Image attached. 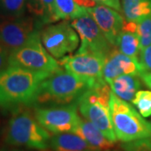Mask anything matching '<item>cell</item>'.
I'll return each mask as SVG.
<instances>
[{"label": "cell", "mask_w": 151, "mask_h": 151, "mask_svg": "<svg viewBox=\"0 0 151 151\" xmlns=\"http://www.w3.org/2000/svg\"><path fill=\"white\" fill-rule=\"evenodd\" d=\"M70 24L81 37V46L77 50L78 53L94 52L108 56L114 47L108 42L88 12L84 15L73 19Z\"/></svg>", "instance_id": "obj_8"}, {"label": "cell", "mask_w": 151, "mask_h": 151, "mask_svg": "<svg viewBox=\"0 0 151 151\" xmlns=\"http://www.w3.org/2000/svg\"><path fill=\"white\" fill-rule=\"evenodd\" d=\"M9 51L0 44V70L5 69L9 66Z\"/></svg>", "instance_id": "obj_24"}, {"label": "cell", "mask_w": 151, "mask_h": 151, "mask_svg": "<svg viewBox=\"0 0 151 151\" xmlns=\"http://www.w3.org/2000/svg\"><path fill=\"white\" fill-rule=\"evenodd\" d=\"M139 60L143 71H151V45L140 50Z\"/></svg>", "instance_id": "obj_23"}, {"label": "cell", "mask_w": 151, "mask_h": 151, "mask_svg": "<svg viewBox=\"0 0 151 151\" xmlns=\"http://www.w3.org/2000/svg\"><path fill=\"white\" fill-rule=\"evenodd\" d=\"M50 148L53 151H92L94 150L81 137L74 133H62L52 136Z\"/></svg>", "instance_id": "obj_15"}, {"label": "cell", "mask_w": 151, "mask_h": 151, "mask_svg": "<svg viewBox=\"0 0 151 151\" xmlns=\"http://www.w3.org/2000/svg\"><path fill=\"white\" fill-rule=\"evenodd\" d=\"M60 19L73 20L87 13L85 8L79 6L74 0H55Z\"/></svg>", "instance_id": "obj_19"}, {"label": "cell", "mask_w": 151, "mask_h": 151, "mask_svg": "<svg viewBox=\"0 0 151 151\" xmlns=\"http://www.w3.org/2000/svg\"><path fill=\"white\" fill-rule=\"evenodd\" d=\"M117 46L119 50L126 55L139 60V40L135 33L123 31L119 35Z\"/></svg>", "instance_id": "obj_18"}, {"label": "cell", "mask_w": 151, "mask_h": 151, "mask_svg": "<svg viewBox=\"0 0 151 151\" xmlns=\"http://www.w3.org/2000/svg\"><path fill=\"white\" fill-rule=\"evenodd\" d=\"M79 6L85 9L92 8L97 5V2L95 0H74Z\"/></svg>", "instance_id": "obj_27"}, {"label": "cell", "mask_w": 151, "mask_h": 151, "mask_svg": "<svg viewBox=\"0 0 151 151\" xmlns=\"http://www.w3.org/2000/svg\"><path fill=\"white\" fill-rule=\"evenodd\" d=\"M150 124H151V120H150Z\"/></svg>", "instance_id": "obj_31"}, {"label": "cell", "mask_w": 151, "mask_h": 151, "mask_svg": "<svg viewBox=\"0 0 151 151\" xmlns=\"http://www.w3.org/2000/svg\"><path fill=\"white\" fill-rule=\"evenodd\" d=\"M98 81L86 80L61 69L42 81L35 104L60 106L76 103L84 92Z\"/></svg>", "instance_id": "obj_2"}, {"label": "cell", "mask_w": 151, "mask_h": 151, "mask_svg": "<svg viewBox=\"0 0 151 151\" xmlns=\"http://www.w3.org/2000/svg\"><path fill=\"white\" fill-rule=\"evenodd\" d=\"M107 56L94 52L65 55L58 60L60 66L86 80L98 81L103 79V69Z\"/></svg>", "instance_id": "obj_9"}, {"label": "cell", "mask_w": 151, "mask_h": 151, "mask_svg": "<svg viewBox=\"0 0 151 151\" xmlns=\"http://www.w3.org/2000/svg\"><path fill=\"white\" fill-rule=\"evenodd\" d=\"M36 30L32 18H9L0 21V44L11 53L26 43Z\"/></svg>", "instance_id": "obj_10"}, {"label": "cell", "mask_w": 151, "mask_h": 151, "mask_svg": "<svg viewBox=\"0 0 151 151\" xmlns=\"http://www.w3.org/2000/svg\"><path fill=\"white\" fill-rule=\"evenodd\" d=\"M40 36L46 50L58 60L75 51L79 45L78 35L67 20L44 28Z\"/></svg>", "instance_id": "obj_7"}, {"label": "cell", "mask_w": 151, "mask_h": 151, "mask_svg": "<svg viewBox=\"0 0 151 151\" xmlns=\"http://www.w3.org/2000/svg\"><path fill=\"white\" fill-rule=\"evenodd\" d=\"M26 6L29 11L44 24L60 20L55 0H27Z\"/></svg>", "instance_id": "obj_16"}, {"label": "cell", "mask_w": 151, "mask_h": 151, "mask_svg": "<svg viewBox=\"0 0 151 151\" xmlns=\"http://www.w3.org/2000/svg\"><path fill=\"white\" fill-rule=\"evenodd\" d=\"M150 150H151V137L150 138Z\"/></svg>", "instance_id": "obj_29"}, {"label": "cell", "mask_w": 151, "mask_h": 151, "mask_svg": "<svg viewBox=\"0 0 151 151\" xmlns=\"http://www.w3.org/2000/svg\"><path fill=\"white\" fill-rule=\"evenodd\" d=\"M97 3L103 4L104 5L110 7L113 9L117 11H122L121 4H120V1L119 0H95Z\"/></svg>", "instance_id": "obj_25"}, {"label": "cell", "mask_w": 151, "mask_h": 151, "mask_svg": "<svg viewBox=\"0 0 151 151\" xmlns=\"http://www.w3.org/2000/svg\"><path fill=\"white\" fill-rule=\"evenodd\" d=\"M27 0H0V13L9 18L21 17Z\"/></svg>", "instance_id": "obj_20"}, {"label": "cell", "mask_w": 151, "mask_h": 151, "mask_svg": "<svg viewBox=\"0 0 151 151\" xmlns=\"http://www.w3.org/2000/svg\"><path fill=\"white\" fill-rule=\"evenodd\" d=\"M123 31L124 32L135 33L137 31V22L134 21H128L124 20V26H123Z\"/></svg>", "instance_id": "obj_26"}, {"label": "cell", "mask_w": 151, "mask_h": 151, "mask_svg": "<svg viewBox=\"0 0 151 151\" xmlns=\"http://www.w3.org/2000/svg\"><path fill=\"white\" fill-rule=\"evenodd\" d=\"M92 151H109V150H93Z\"/></svg>", "instance_id": "obj_30"}, {"label": "cell", "mask_w": 151, "mask_h": 151, "mask_svg": "<svg viewBox=\"0 0 151 151\" xmlns=\"http://www.w3.org/2000/svg\"><path fill=\"white\" fill-rule=\"evenodd\" d=\"M125 19L128 21H139L151 14V0H122Z\"/></svg>", "instance_id": "obj_17"}, {"label": "cell", "mask_w": 151, "mask_h": 151, "mask_svg": "<svg viewBox=\"0 0 151 151\" xmlns=\"http://www.w3.org/2000/svg\"><path fill=\"white\" fill-rule=\"evenodd\" d=\"M9 65L50 73L61 70L58 60L45 48L41 41L40 31L38 29L33 33L26 43L9 54Z\"/></svg>", "instance_id": "obj_5"}, {"label": "cell", "mask_w": 151, "mask_h": 151, "mask_svg": "<svg viewBox=\"0 0 151 151\" xmlns=\"http://www.w3.org/2000/svg\"><path fill=\"white\" fill-rule=\"evenodd\" d=\"M109 112L117 139L123 143L151 137V124L144 119L130 103L119 98L113 92Z\"/></svg>", "instance_id": "obj_4"}, {"label": "cell", "mask_w": 151, "mask_h": 151, "mask_svg": "<svg viewBox=\"0 0 151 151\" xmlns=\"http://www.w3.org/2000/svg\"><path fill=\"white\" fill-rule=\"evenodd\" d=\"M140 76L138 75H121L108 82L112 92L119 98L132 102L141 87Z\"/></svg>", "instance_id": "obj_14"}, {"label": "cell", "mask_w": 151, "mask_h": 151, "mask_svg": "<svg viewBox=\"0 0 151 151\" xmlns=\"http://www.w3.org/2000/svg\"><path fill=\"white\" fill-rule=\"evenodd\" d=\"M75 134L81 137L92 149L97 150H109L114 146V142L108 139L94 124L85 118H81Z\"/></svg>", "instance_id": "obj_13"}, {"label": "cell", "mask_w": 151, "mask_h": 151, "mask_svg": "<svg viewBox=\"0 0 151 151\" xmlns=\"http://www.w3.org/2000/svg\"><path fill=\"white\" fill-rule=\"evenodd\" d=\"M77 108L76 103L58 107L36 108L35 116L40 125L52 134H75L81 120Z\"/></svg>", "instance_id": "obj_6"}, {"label": "cell", "mask_w": 151, "mask_h": 151, "mask_svg": "<svg viewBox=\"0 0 151 151\" xmlns=\"http://www.w3.org/2000/svg\"><path fill=\"white\" fill-rule=\"evenodd\" d=\"M51 136L27 109H19L13 114L6 131L7 144L25 146L38 150H46L50 147Z\"/></svg>", "instance_id": "obj_3"}, {"label": "cell", "mask_w": 151, "mask_h": 151, "mask_svg": "<svg viewBox=\"0 0 151 151\" xmlns=\"http://www.w3.org/2000/svg\"><path fill=\"white\" fill-rule=\"evenodd\" d=\"M132 103L144 118L151 116V91L140 90L135 94Z\"/></svg>", "instance_id": "obj_21"}, {"label": "cell", "mask_w": 151, "mask_h": 151, "mask_svg": "<svg viewBox=\"0 0 151 151\" xmlns=\"http://www.w3.org/2000/svg\"><path fill=\"white\" fill-rule=\"evenodd\" d=\"M141 80L145 83V85L151 88V71L144 70L139 74Z\"/></svg>", "instance_id": "obj_28"}, {"label": "cell", "mask_w": 151, "mask_h": 151, "mask_svg": "<svg viewBox=\"0 0 151 151\" xmlns=\"http://www.w3.org/2000/svg\"><path fill=\"white\" fill-rule=\"evenodd\" d=\"M143 69L139 60L128 56L118 49L113 50L108 55L103 69V77L107 82L121 75L139 76Z\"/></svg>", "instance_id": "obj_12"}, {"label": "cell", "mask_w": 151, "mask_h": 151, "mask_svg": "<svg viewBox=\"0 0 151 151\" xmlns=\"http://www.w3.org/2000/svg\"><path fill=\"white\" fill-rule=\"evenodd\" d=\"M136 35L139 40L140 50L151 45V14L137 21Z\"/></svg>", "instance_id": "obj_22"}, {"label": "cell", "mask_w": 151, "mask_h": 151, "mask_svg": "<svg viewBox=\"0 0 151 151\" xmlns=\"http://www.w3.org/2000/svg\"><path fill=\"white\" fill-rule=\"evenodd\" d=\"M86 10L96 21L108 42L116 47L119 35L123 32L125 19L115 9L102 4L86 9Z\"/></svg>", "instance_id": "obj_11"}, {"label": "cell", "mask_w": 151, "mask_h": 151, "mask_svg": "<svg viewBox=\"0 0 151 151\" xmlns=\"http://www.w3.org/2000/svg\"><path fill=\"white\" fill-rule=\"evenodd\" d=\"M50 74L14 65L0 70V106L12 108L35 104L40 86Z\"/></svg>", "instance_id": "obj_1"}]
</instances>
